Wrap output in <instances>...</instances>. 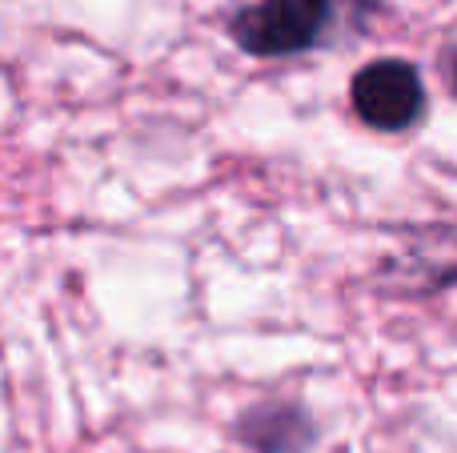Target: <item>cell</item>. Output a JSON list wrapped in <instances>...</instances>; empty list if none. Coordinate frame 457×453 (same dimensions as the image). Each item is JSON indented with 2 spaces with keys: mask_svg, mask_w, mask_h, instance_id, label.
Segmentation results:
<instances>
[{
  "mask_svg": "<svg viewBox=\"0 0 457 453\" xmlns=\"http://www.w3.org/2000/svg\"><path fill=\"white\" fill-rule=\"evenodd\" d=\"M381 0H245L228 12L225 29L237 48L257 61H281L361 32Z\"/></svg>",
  "mask_w": 457,
  "mask_h": 453,
  "instance_id": "obj_1",
  "label": "cell"
},
{
  "mask_svg": "<svg viewBox=\"0 0 457 453\" xmlns=\"http://www.w3.org/2000/svg\"><path fill=\"white\" fill-rule=\"evenodd\" d=\"M237 438L253 453H305L313 446L317 430L309 414L289 401H269V406H253L237 422Z\"/></svg>",
  "mask_w": 457,
  "mask_h": 453,
  "instance_id": "obj_3",
  "label": "cell"
},
{
  "mask_svg": "<svg viewBox=\"0 0 457 453\" xmlns=\"http://www.w3.org/2000/svg\"><path fill=\"white\" fill-rule=\"evenodd\" d=\"M453 88H457V56H453Z\"/></svg>",
  "mask_w": 457,
  "mask_h": 453,
  "instance_id": "obj_4",
  "label": "cell"
},
{
  "mask_svg": "<svg viewBox=\"0 0 457 453\" xmlns=\"http://www.w3.org/2000/svg\"><path fill=\"white\" fill-rule=\"evenodd\" d=\"M349 104L357 120L378 133H405L426 117V80L418 64L402 56H378L349 80Z\"/></svg>",
  "mask_w": 457,
  "mask_h": 453,
  "instance_id": "obj_2",
  "label": "cell"
}]
</instances>
